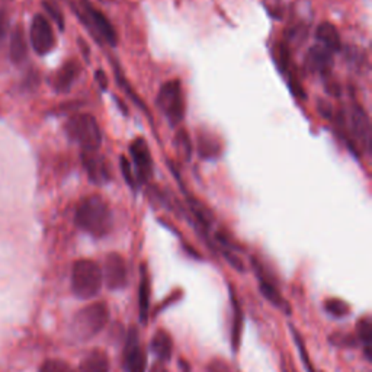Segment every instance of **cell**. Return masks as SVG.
<instances>
[{"label": "cell", "instance_id": "1", "mask_svg": "<svg viewBox=\"0 0 372 372\" xmlns=\"http://www.w3.org/2000/svg\"><path fill=\"white\" fill-rule=\"evenodd\" d=\"M75 220L79 228L95 239L105 237L114 225L112 211L101 195H89L83 198L76 209Z\"/></svg>", "mask_w": 372, "mask_h": 372}, {"label": "cell", "instance_id": "2", "mask_svg": "<svg viewBox=\"0 0 372 372\" xmlns=\"http://www.w3.org/2000/svg\"><path fill=\"white\" fill-rule=\"evenodd\" d=\"M66 135L83 153H96L102 144V134L96 119L89 114H79L70 118L64 126Z\"/></svg>", "mask_w": 372, "mask_h": 372}, {"label": "cell", "instance_id": "3", "mask_svg": "<svg viewBox=\"0 0 372 372\" xmlns=\"http://www.w3.org/2000/svg\"><path fill=\"white\" fill-rule=\"evenodd\" d=\"M75 12L79 16V21L91 32L96 41L105 43L111 47L117 45V32L112 24L89 0H79Z\"/></svg>", "mask_w": 372, "mask_h": 372}, {"label": "cell", "instance_id": "4", "mask_svg": "<svg viewBox=\"0 0 372 372\" xmlns=\"http://www.w3.org/2000/svg\"><path fill=\"white\" fill-rule=\"evenodd\" d=\"M110 308L106 303H94L83 307L73 318L72 330L76 338L87 341L96 336L108 325Z\"/></svg>", "mask_w": 372, "mask_h": 372}, {"label": "cell", "instance_id": "5", "mask_svg": "<svg viewBox=\"0 0 372 372\" xmlns=\"http://www.w3.org/2000/svg\"><path fill=\"white\" fill-rule=\"evenodd\" d=\"M102 271L99 265L89 259L77 260L72 271V290L80 299L94 298L102 287Z\"/></svg>", "mask_w": 372, "mask_h": 372}, {"label": "cell", "instance_id": "6", "mask_svg": "<svg viewBox=\"0 0 372 372\" xmlns=\"http://www.w3.org/2000/svg\"><path fill=\"white\" fill-rule=\"evenodd\" d=\"M156 103L161 112L168 118L170 126L179 124L185 117V101L182 86L179 80H170L165 83L158 91Z\"/></svg>", "mask_w": 372, "mask_h": 372}, {"label": "cell", "instance_id": "7", "mask_svg": "<svg viewBox=\"0 0 372 372\" xmlns=\"http://www.w3.org/2000/svg\"><path fill=\"white\" fill-rule=\"evenodd\" d=\"M29 44L38 56H47L56 47V35L48 17L35 15L29 27Z\"/></svg>", "mask_w": 372, "mask_h": 372}, {"label": "cell", "instance_id": "8", "mask_svg": "<svg viewBox=\"0 0 372 372\" xmlns=\"http://www.w3.org/2000/svg\"><path fill=\"white\" fill-rule=\"evenodd\" d=\"M106 285L111 290H122L127 287L128 282V272L127 263L124 258L118 253H110L105 259L103 275Z\"/></svg>", "mask_w": 372, "mask_h": 372}, {"label": "cell", "instance_id": "9", "mask_svg": "<svg viewBox=\"0 0 372 372\" xmlns=\"http://www.w3.org/2000/svg\"><path fill=\"white\" fill-rule=\"evenodd\" d=\"M124 366L127 372H146L147 368V355L138 345V333L137 329H130L124 348Z\"/></svg>", "mask_w": 372, "mask_h": 372}, {"label": "cell", "instance_id": "10", "mask_svg": "<svg viewBox=\"0 0 372 372\" xmlns=\"http://www.w3.org/2000/svg\"><path fill=\"white\" fill-rule=\"evenodd\" d=\"M130 153L133 157V162L135 166V172L138 176V182H147L151 176V168H153V161L151 154L149 150V144L144 138H135L131 146H130Z\"/></svg>", "mask_w": 372, "mask_h": 372}, {"label": "cell", "instance_id": "11", "mask_svg": "<svg viewBox=\"0 0 372 372\" xmlns=\"http://www.w3.org/2000/svg\"><path fill=\"white\" fill-rule=\"evenodd\" d=\"M306 67L311 73L329 75L333 67V52L323 45L311 47L306 57Z\"/></svg>", "mask_w": 372, "mask_h": 372}, {"label": "cell", "instance_id": "12", "mask_svg": "<svg viewBox=\"0 0 372 372\" xmlns=\"http://www.w3.org/2000/svg\"><path fill=\"white\" fill-rule=\"evenodd\" d=\"M253 267H255V271L258 272V276H259V288H260L262 295L267 298L269 303H272L276 308H281L285 313H290L291 308H290L288 303L282 298L281 292L276 290V287L274 285V282L271 281V278L263 274L260 263L255 259H253Z\"/></svg>", "mask_w": 372, "mask_h": 372}, {"label": "cell", "instance_id": "13", "mask_svg": "<svg viewBox=\"0 0 372 372\" xmlns=\"http://www.w3.org/2000/svg\"><path fill=\"white\" fill-rule=\"evenodd\" d=\"M82 161L87 174H89V178L94 184L102 185L110 182L111 172L108 166H106V161L102 156H98L96 153H83Z\"/></svg>", "mask_w": 372, "mask_h": 372}, {"label": "cell", "instance_id": "14", "mask_svg": "<svg viewBox=\"0 0 372 372\" xmlns=\"http://www.w3.org/2000/svg\"><path fill=\"white\" fill-rule=\"evenodd\" d=\"M350 128L353 133V137L357 138L358 143L366 150H369L371 146V124L369 118L365 114V111L359 106L352 111L350 115Z\"/></svg>", "mask_w": 372, "mask_h": 372}, {"label": "cell", "instance_id": "15", "mask_svg": "<svg viewBox=\"0 0 372 372\" xmlns=\"http://www.w3.org/2000/svg\"><path fill=\"white\" fill-rule=\"evenodd\" d=\"M80 75V66L76 61L66 63L54 76L52 86L57 92H68Z\"/></svg>", "mask_w": 372, "mask_h": 372}, {"label": "cell", "instance_id": "16", "mask_svg": "<svg viewBox=\"0 0 372 372\" xmlns=\"http://www.w3.org/2000/svg\"><path fill=\"white\" fill-rule=\"evenodd\" d=\"M150 310V279L146 265L141 267L140 275V285H138V313H140V322L146 325L149 318Z\"/></svg>", "mask_w": 372, "mask_h": 372}, {"label": "cell", "instance_id": "17", "mask_svg": "<svg viewBox=\"0 0 372 372\" xmlns=\"http://www.w3.org/2000/svg\"><path fill=\"white\" fill-rule=\"evenodd\" d=\"M230 298H232V307H233V323H232V349L235 353H237L241 342V332L244 325V315L243 310L240 307L239 299L236 297L235 290L230 287Z\"/></svg>", "mask_w": 372, "mask_h": 372}, {"label": "cell", "instance_id": "18", "mask_svg": "<svg viewBox=\"0 0 372 372\" xmlns=\"http://www.w3.org/2000/svg\"><path fill=\"white\" fill-rule=\"evenodd\" d=\"M150 348L161 362H168L172 358L173 342L166 330H157L151 338Z\"/></svg>", "mask_w": 372, "mask_h": 372}, {"label": "cell", "instance_id": "19", "mask_svg": "<svg viewBox=\"0 0 372 372\" xmlns=\"http://www.w3.org/2000/svg\"><path fill=\"white\" fill-rule=\"evenodd\" d=\"M28 54V43L21 27H16L10 35L9 56L15 64H21Z\"/></svg>", "mask_w": 372, "mask_h": 372}, {"label": "cell", "instance_id": "20", "mask_svg": "<svg viewBox=\"0 0 372 372\" xmlns=\"http://www.w3.org/2000/svg\"><path fill=\"white\" fill-rule=\"evenodd\" d=\"M79 372H110V358L106 352L101 349L92 350L82 361Z\"/></svg>", "mask_w": 372, "mask_h": 372}, {"label": "cell", "instance_id": "21", "mask_svg": "<svg viewBox=\"0 0 372 372\" xmlns=\"http://www.w3.org/2000/svg\"><path fill=\"white\" fill-rule=\"evenodd\" d=\"M315 38L320 41L323 47L330 50L332 52H338L341 50V37L334 25L329 22H323L317 27Z\"/></svg>", "mask_w": 372, "mask_h": 372}, {"label": "cell", "instance_id": "22", "mask_svg": "<svg viewBox=\"0 0 372 372\" xmlns=\"http://www.w3.org/2000/svg\"><path fill=\"white\" fill-rule=\"evenodd\" d=\"M357 338L364 345V350L366 358L372 359V323L369 317H364L357 325Z\"/></svg>", "mask_w": 372, "mask_h": 372}, {"label": "cell", "instance_id": "23", "mask_svg": "<svg viewBox=\"0 0 372 372\" xmlns=\"http://www.w3.org/2000/svg\"><path fill=\"white\" fill-rule=\"evenodd\" d=\"M325 310L333 317H345L350 311V306L341 298H329L325 301Z\"/></svg>", "mask_w": 372, "mask_h": 372}, {"label": "cell", "instance_id": "24", "mask_svg": "<svg viewBox=\"0 0 372 372\" xmlns=\"http://www.w3.org/2000/svg\"><path fill=\"white\" fill-rule=\"evenodd\" d=\"M329 341L336 348H346L348 349V348H355L358 345L355 336H352L350 333H346V332H336V333L330 334Z\"/></svg>", "mask_w": 372, "mask_h": 372}, {"label": "cell", "instance_id": "25", "mask_svg": "<svg viewBox=\"0 0 372 372\" xmlns=\"http://www.w3.org/2000/svg\"><path fill=\"white\" fill-rule=\"evenodd\" d=\"M200 153L204 157H212L220 153L218 141L212 138L211 135H201L200 137Z\"/></svg>", "mask_w": 372, "mask_h": 372}, {"label": "cell", "instance_id": "26", "mask_svg": "<svg viewBox=\"0 0 372 372\" xmlns=\"http://www.w3.org/2000/svg\"><path fill=\"white\" fill-rule=\"evenodd\" d=\"M40 372H75V369L61 359H47L41 365Z\"/></svg>", "mask_w": 372, "mask_h": 372}, {"label": "cell", "instance_id": "27", "mask_svg": "<svg viewBox=\"0 0 372 372\" xmlns=\"http://www.w3.org/2000/svg\"><path fill=\"white\" fill-rule=\"evenodd\" d=\"M174 144H176V149H178V153L184 158H186V161H189V157L192 154V146H191V141H189L188 133L181 131L178 134V137H176V140H174Z\"/></svg>", "mask_w": 372, "mask_h": 372}, {"label": "cell", "instance_id": "28", "mask_svg": "<svg viewBox=\"0 0 372 372\" xmlns=\"http://www.w3.org/2000/svg\"><path fill=\"white\" fill-rule=\"evenodd\" d=\"M291 332H292L294 341H295V343H297V346H298L299 355H301V358H303V361H304V365H306L307 371H308V372H314V368H313V365H311V362H310V358H308V353H307L306 343H304L303 338H301L299 333H298V332H297L294 327H291Z\"/></svg>", "mask_w": 372, "mask_h": 372}, {"label": "cell", "instance_id": "29", "mask_svg": "<svg viewBox=\"0 0 372 372\" xmlns=\"http://www.w3.org/2000/svg\"><path fill=\"white\" fill-rule=\"evenodd\" d=\"M44 9L50 15L51 20L54 21L57 24V27L63 31L64 29V20H63V13H61L60 8L54 2H44Z\"/></svg>", "mask_w": 372, "mask_h": 372}, {"label": "cell", "instance_id": "30", "mask_svg": "<svg viewBox=\"0 0 372 372\" xmlns=\"http://www.w3.org/2000/svg\"><path fill=\"white\" fill-rule=\"evenodd\" d=\"M275 59L278 63V67L281 70H285L288 61H290V48L285 44H278L275 47Z\"/></svg>", "mask_w": 372, "mask_h": 372}, {"label": "cell", "instance_id": "31", "mask_svg": "<svg viewBox=\"0 0 372 372\" xmlns=\"http://www.w3.org/2000/svg\"><path fill=\"white\" fill-rule=\"evenodd\" d=\"M121 172L124 174V178H126V182L135 189V179L133 176V170H131V163L128 162V158L126 156H121Z\"/></svg>", "mask_w": 372, "mask_h": 372}, {"label": "cell", "instance_id": "32", "mask_svg": "<svg viewBox=\"0 0 372 372\" xmlns=\"http://www.w3.org/2000/svg\"><path fill=\"white\" fill-rule=\"evenodd\" d=\"M265 6H267V10L274 16V20H281L283 15V6L281 0H265Z\"/></svg>", "mask_w": 372, "mask_h": 372}, {"label": "cell", "instance_id": "33", "mask_svg": "<svg viewBox=\"0 0 372 372\" xmlns=\"http://www.w3.org/2000/svg\"><path fill=\"white\" fill-rule=\"evenodd\" d=\"M207 372H233V369L223 359H214L207 366Z\"/></svg>", "mask_w": 372, "mask_h": 372}, {"label": "cell", "instance_id": "34", "mask_svg": "<svg viewBox=\"0 0 372 372\" xmlns=\"http://www.w3.org/2000/svg\"><path fill=\"white\" fill-rule=\"evenodd\" d=\"M318 106V111H320V114L325 117V118H330L332 114H333V108H332V105L329 101L326 99H320L317 103Z\"/></svg>", "mask_w": 372, "mask_h": 372}, {"label": "cell", "instance_id": "35", "mask_svg": "<svg viewBox=\"0 0 372 372\" xmlns=\"http://www.w3.org/2000/svg\"><path fill=\"white\" fill-rule=\"evenodd\" d=\"M224 256H225V259L230 262V265H232V267L235 268V269H237L239 272H243V262L237 258V256H235L233 253H230V252H224Z\"/></svg>", "mask_w": 372, "mask_h": 372}, {"label": "cell", "instance_id": "36", "mask_svg": "<svg viewBox=\"0 0 372 372\" xmlns=\"http://www.w3.org/2000/svg\"><path fill=\"white\" fill-rule=\"evenodd\" d=\"M96 80L99 82L101 89L105 91V89H106V86H108V79H106V76L103 75V72H101V70L96 73Z\"/></svg>", "mask_w": 372, "mask_h": 372}, {"label": "cell", "instance_id": "37", "mask_svg": "<svg viewBox=\"0 0 372 372\" xmlns=\"http://www.w3.org/2000/svg\"><path fill=\"white\" fill-rule=\"evenodd\" d=\"M150 372H168V369H166V366L163 365V362L158 361V362H156V364L151 366Z\"/></svg>", "mask_w": 372, "mask_h": 372}, {"label": "cell", "instance_id": "38", "mask_svg": "<svg viewBox=\"0 0 372 372\" xmlns=\"http://www.w3.org/2000/svg\"><path fill=\"white\" fill-rule=\"evenodd\" d=\"M99 2H103V3H110V2H117V0H99Z\"/></svg>", "mask_w": 372, "mask_h": 372}]
</instances>
